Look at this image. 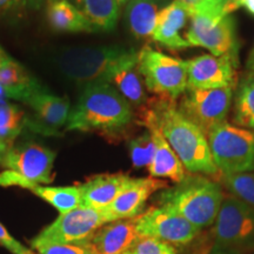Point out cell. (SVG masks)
<instances>
[{
  "label": "cell",
  "mask_w": 254,
  "mask_h": 254,
  "mask_svg": "<svg viewBox=\"0 0 254 254\" xmlns=\"http://www.w3.org/2000/svg\"><path fill=\"white\" fill-rule=\"evenodd\" d=\"M141 125L154 124L176 152L186 171L192 174L217 176L207 135L178 110L176 100L158 97L154 103L142 105Z\"/></svg>",
  "instance_id": "cell-1"
},
{
  "label": "cell",
  "mask_w": 254,
  "mask_h": 254,
  "mask_svg": "<svg viewBox=\"0 0 254 254\" xmlns=\"http://www.w3.org/2000/svg\"><path fill=\"white\" fill-rule=\"evenodd\" d=\"M134 120L131 104L109 82L85 85L69 112L67 131L100 132L114 135Z\"/></svg>",
  "instance_id": "cell-2"
},
{
  "label": "cell",
  "mask_w": 254,
  "mask_h": 254,
  "mask_svg": "<svg viewBox=\"0 0 254 254\" xmlns=\"http://www.w3.org/2000/svg\"><path fill=\"white\" fill-rule=\"evenodd\" d=\"M224 196L218 183L204 176L190 174L173 187L161 190L158 201L201 231L213 225Z\"/></svg>",
  "instance_id": "cell-3"
},
{
  "label": "cell",
  "mask_w": 254,
  "mask_h": 254,
  "mask_svg": "<svg viewBox=\"0 0 254 254\" xmlns=\"http://www.w3.org/2000/svg\"><path fill=\"white\" fill-rule=\"evenodd\" d=\"M138 52L118 45L74 47L60 56L64 74L78 84L109 82L111 75L124 64L135 59Z\"/></svg>",
  "instance_id": "cell-4"
},
{
  "label": "cell",
  "mask_w": 254,
  "mask_h": 254,
  "mask_svg": "<svg viewBox=\"0 0 254 254\" xmlns=\"http://www.w3.org/2000/svg\"><path fill=\"white\" fill-rule=\"evenodd\" d=\"M212 158L221 174L254 171V131L225 122L207 134Z\"/></svg>",
  "instance_id": "cell-5"
},
{
  "label": "cell",
  "mask_w": 254,
  "mask_h": 254,
  "mask_svg": "<svg viewBox=\"0 0 254 254\" xmlns=\"http://www.w3.org/2000/svg\"><path fill=\"white\" fill-rule=\"evenodd\" d=\"M190 46L208 50L212 56L224 57L239 66V41L236 21L232 14H218L206 11L190 12V25L186 32Z\"/></svg>",
  "instance_id": "cell-6"
},
{
  "label": "cell",
  "mask_w": 254,
  "mask_h": 254,
  "mask_svg": "<svg viewBox=\"0 0 254 254\" xmlns=\"http://www.w3.org/2000/svg\"><path fill=\"white\" fill-rule=\"evenodd\" d=\"M138 71L145 86L160 98L176 100L185 93L187 62L145 46L138 52Z\"/></svg>",
  "instance_id": "cell-7"
},
{
  "label": "cell",
  "mask_w": 254,
  "mask_h": 254,
  "mask_svg": "<svg viewBox=\"0 0 254 254\" xmlns=\"http://www.w3.org/2000/svg\"><path fill=\"white\" fill-rule=\"evenodd\" d=\"M212 234L217 245L240 253L254 250V208L232 194L224 196Z\"/></svg>",
  "instance_id": "cell-8"
},
{
  "label": "cell",
  "mask_w": 254,
  "mask_h": 254,
  "mask_svg": "<svg viewBox=\"0 0 254 254\" xmlns=\"http://www.w3.org/2000/svg\"><path fill=\"white\" fill-rule=\"evenodd\" d=\"M109 224L103 209L79 207L59 214L52 224L44 228L31 244H67V245H90L93 234Z\"/></svg>",
  "instance_id": "cell-9"
},
{
  "label": "cell",
  "mask_w": 254,
  "mask_h": 254,
  "mask_svg": "<svg viewBox=\"0 0 254 254\" xmlns=\"http://www.w3.org/2000/svg\"><path fill=\"white\" fill-rule=\"evenodd\" d=\"M232 98V87L217 90L187 88L183 94L178 110L207 135L214 127L225 123Z\"/></svg>",
  "instance_id": "cell-10"
},
{
  "label": "cell",
  "mask_w": 254,
  "mask_h": 254,
  "mask_svg": "<svg viewBox=\"0 0 254 254\" xmlns=\"http://www.w3.org/2000/svg\"><path fill=\"white\" fill-rule=\"evenodd\" d=\"M136 232L170 245H187L194 240L200 230L172 209L153 206L135 218Z\"/></svg>",
  "instance_id": "cell-11"
},
{
  "label": "cell",
  "mask_w": 254,
  "mask_h": 254,
  "mask_svg": "<svg viewBox=\"0 0 254 254\" xmlns=\"http://www.w3.org/2000/svg\"><path fill=\"white\" fill-rule=\"evenodd\" d=\"M56 153L34 142L12 146L5 155L2 167L13 171L28 183L51 184Z\"/></svg>",
  "instance_id": "cell-12"
},
{
  "label": "cell",
  "mask_w": 254,
  "mask_h": 254,
  "mask_svg": "<svg viewBox=\"0 0 254 254\" xmlns=\"http://www.w3.org/2000/svg\"><path fill=\"white\" fill-rule=\"evenodd\" d=\"M32 109L26 116V127L43 135H58L67 124L71 105L67 98L51 94L44 90L31 95L25 101Z\"/></svg>",
  "instance_id": "cell-13"
},
{
  "label": "cell",
  "mask_w": 254,
  "mask_h": 254,
  "mask_svg": "<svg viewBox=\"0 0 254 254\" xmlns=\"http://www.w3.org/2000/svg\"><path fill=\"white\" fill-rule=\"evenodd\" d=\"M237 65L224 57L204 55L187 60V88L217 90L234 88L237 84Z\"/></svg>",
  "instance_id": "cell-14"
},
{
  "label": "cell",
  "mask_w": 254,
  "mask_h": 254,
  "mask_svg": "<svg viewBox=\"0 0 254 254\" xmlns=\"http://www.w3.org/2000/svg\"><path fill=\"white\" fill-rule=\"evenodd\" d=\"M167 187L166 182L157 178H132L126 189L112 204L103 209L107 222L139 217L144 212L150 196Z\"/></svg>",
  "instance_id": "cell-15"
},
{
  "label": "cell",
  "mask_w": 254,
  "mask_h": 254,
  "mask_svg": "<svg viewBox=\"0 0 254 254\" xmlns=\"http://www.w3.org/2000/svg\"><path fill=\"white\" fill-rule=\"evenodd\" d=\"M0 186H15L31 190L33 194L53 206L60 214L80 206V190L78 186H40L39 184L26 182L13 171L9 170H5L0 173Z\"/></svg>",
  "instance_id": "cell-16"
},
{
  "label": "cell",
  "mask_w": 254,
  "mask_h": 254,
  "mask_svg": "<svg viewBox=\"0 0 254 254\" xmlns=\"http://www.w3.org/2000/svg\"><path fill=\"white\" fill-rule=\"evenodd\" d=\"M190 18V11L183 0H173L159 12L152 38L170 50L190 47L182 32Z\"/></svg>",
  "instance_id": "cell-17"
},
{
  "label": "cell",
  "mask_w": 254,
  "mask_h": 254,
  "mask_svg": "<svg viewBox=\"0 0 254 254\" xmlns=\"http://www.w3.org/2000/svg\"><path fill=\"white\" fill-rule=\"evenodd\" d=\"M140 238L135 218L109 222L100 227L90 240L93 254H124Z\"/></svg>",
  "instance_id": "cell-18"
},
{
  "label": "cell",
  "mask_w": 254,
  "mask_h": 254,
  "mask_svg": "<svg viewBox=\"0 0 254 254\" xmlns=\"http://www.w3.org/2000/svg\"><path fill=\"white\" fill-rule=\"evenodd\" d=\"M132 178L124 173L100 174L79 185L80 206L104 209L126 189Z\"/></svg>",
  "instance_id": "cell-19"
},
{
  "label": "cell",
  "mask_w": 254,
  "mask_h": 254,
  "mask_svg": "<svg viewBox=\"0 0 254 254\" xmlns=\"http://www.w3.org/2000/svg\"><path fill=\"white\" fill-rule=\"evenodd\" d=\"M0 84L6 99L25 103L31 95L46 90L26 68L6 53L0 65Z\"/></svg>",
  "instance_id": "cell-20"
},
{
  "label": "cell",
  "mask_w": 254,
  "mask_h": 254,
  "mask_svg": "<svg viewBox=\"0 0 254 254\" xmlns=\"http://www.w3.org/2000/svg\"><path fill=\"white\" fill-rule=\"evenodd\" d=\"M145 127L151 133L154 142V155L147 167L150 176L157 179H170L174 184L183 182L186 177L185 167L164 138L163 133L154 124H148Z\"/></svg>",
  "instance_id": "cell-21"
},
{
  "label": "cell",
  "mask_w": 254,
  "mask_h": 254,
  "mask_svg": "<svg viewBox=\"0 0 254 254\" xmlns=\"http://www.w3.org/2000/svg\"><path fill=\"white\" fill-rule=\"evenodd\" d=\"M160 0H128L125 17L127 26L136 38L153 36L160 12Z\"/></svg>",
  "instance_id": "cell-22"
},
{
  "label": "cell",
  "mask_w": 254,
  "mask_h": 254,
  "mask_svg": "<svg viewBox=\"0 0 254 254\" xmlns=\"http://www.w3.org/2000/svg\"><path fill=\"white\" fill-rule=\"evenodd\" d=\"M136 65H138V57L120 66L111 75L109 84L116 87L129 104L142 106L147 103V95Z\"/></svg>",
  "instance_id": "cell-23"
},
{
  "label": "cell",
  "mask_w": 254,
  "mask_h": 254,
  "mask_svg": "<svg viewBox=\"0 0 254 254\" xmlns=\"http://www.w3.org/2000/svg\"><path fill=\"white\" fill-rule=\"evenodd\" d=\"M74 6L94 31H112L119 18V0H74Z\"/></svg>",
  "instance_id": "cell-24"
},
{
  "label": "cell",
  "mask_w": 254,
  "mask_h": 254,
  "mask_svg": "<svg viewBox=\"0 0 254 254\" xmlns=\"http://www.w3.org/2000/svg\"><path fill=\"white\" fill-rule=\"evenodd\" d=\"M47 20L59 32H93L86 18L67 0H51L47 6Z\"/></svg>",
  "instance_id": "cell-25"
},
{
  "label": "cell",
  "mask_w": 254,
  "mask_h": 254,
  "mask_svg": "<svg viewBox=\"0 0 254 254\" xmlns=\"http://www.w3.org/2000/svg\"><path fill=\"white\" fill-rule=\"evenodd\" d=\"M25 127L26 114L24 111L17 105L0 98V140L12 147Z\"/></svg>",
  "instance_id": "cell-26"
},
{
  "label": "cell",
  "mask_w": 254,
  "mask_h": 254,
  "mask_svg": "<svg viewBox=\"0 0 254 254\" xmlns=\"http://www.w3.org/2000/svg\"><path fill=\"white\" fill-rule=\"evenodd\" d=\"M233 122L254 131V74L250 73L238 86Z\"/></svg>",
  "instance_id": "cell-27"
},
{
  "label": "cell",
  "mask_w": 254,
  "mask_h": 254,
  "mask_svg": "<svg viewBox=\"0 0 254 254\" xmlns=\"http://www.w3.org/2000/svg\"><path fill=\"white\" fill-rule=\"evenodd\" d=\"M222 183L236 198L254 208V171L240 174H222Z\"/></svg>",
  "instance_id": "cell-28"
},
{
  "label": "cell",
  "mask_w": 254,
  "mask_h": 254,
  "mask_svg": "<svg viewBox=\"0 0 254 254\" xmlns=\"http://www.w3.org/2000/svg\"><path fill=\"white\" fill-rule=\"evenodd\" d=\"M128 150L132 164L135 168L150 166L154 155V142L151 133L146 131L142 134L131 139Z\"/></svg>",
  "instance_id": "cell-29"
},
{
  "label": "cell",
  "mask_w": 254,
  "mask_h": 254,
  "mask_svg": "<svg viewBox=\"0 0 254 254\" xmlns=\"http://www.w3.org/2000/svg\"><path fill=\"white\" fill-rule=\"evenodd\" d=\"M124 254H177L172 245L154 238L140 237Z\"/></svg>",
  "instance_id": "cell-30"
},
{
  "label": "cell",
  "mask_w": 254,
  "mask_h": 254,
  "mask_svg": "<svg viewBox=\"0 0 254 254\" xmlns=\"http://www.w3.org/2000/svg\"><path fill=\"white\" fill-rule=\"evenodd\" d=\"M37 254H93L90 245H67V244H32Z\"/></svg>",
  "instance_id": "cell-31"
},
{
  "label": "cell",
  "mask_w": 254,
  "mask_h": 254,
  "mask_svg": "<svg viewBox=\"0 0 254 254\" xmlns=\"http://www.w3.org/2000/svg\"><path fill=\"white\" fill-rule=\"evenodd\" d=\"M44 0H0V15H19L39 9Z\"/></svg>",
  "instance_id": "cell-32"
},
{
  "label": "cell",
  "mask_w": 254,
  "mask_h": 254,
  "mask_svg": "<svg viewBox=\"0 0 254 254\" xmlns=\"http://www.w3.org/2000/svg\"><path fill=\"white\" fill-rule=\"evenodd\" d=\"M239 7V0H201L193 9L218 14H232Z\"/></svg>",
  "instance_id": "cell-33"
},
{
  "label": "cell",
  "mask_w": 254,
  "mask_h": 254,
  "mask_svg": "<svg viewBox=\"0 0 254 254\" xmlns=\"http://www.w3.org/2000/svg\"><path fill=\"white\" fill-rule=\"evenodd\" d=\"M0 246L5 247L12 254H36L30 249L25 247L20 241L14 239L9 234V232L2 226L1 222H0Z\"/></svg>",
  "instance_id": "cell-34"
},
{
  "label": "cell",
  "mask_w": 254,
  "mask_h": 254,
  "mask_svg": "<svg viewBox=\"0 0 254 254\" xmlns=\"http://www.w3.org/2000/svg\"><path fill=\"white\" fill-rule=\"evenodd\" d=\"M205 254H241V253L238 252V251L227 249V247H222L220 245L214 244L211 249L207 250V252Z\"/></svg>",
  "instance_id": "cell-35"
},
{
  "label": "cell",
  "mask_w": 254,
  "mask_h": 254,
  "mask_svg": "<svg viewBox=\"0 0 254 254\" xmlns=\"http://www.w3.org/2000/svg\"><path fill=\"white\" fill-rule=\"evenodd\" d=\"M240 7H245L251 14L254 15V0H239Z\"/></svg>",
  "instance_id": "cell-36"
},
{
  "label": "cell",
  "mask_w": 254,
  "mask_h": 254,
  "mask_svg": "<svg viewBox=\"0 0 254 254\" xmlns=\"http://www.w3.org/2000/svg\"><path fill=\"white\" fill-rule=\"evenodd\" d=\"M9 148L11 147H8V146L6 145L4 141L0 140V165H1V166H2V163H4L5 155L7 154Z\"/></svg>",
  "instance_id": "cell-37"
},
{
  "label": "cell",
  "mask_w": 254,
  "mask_h": 254,
  "mask_svg": "<svg viewBox=\"0 0 254 254\" xmlns=\"http://www.w3.org/2000/svg\"><path fill=\"white\" fill-rule=\"evenodd\" d=\"M247 68H249L250 73L254 74V46H253V49L251 50L249 59H247Z\"/></svg>",
  "instance_id": "cell-38"
},
{
  "label": "cell",
  "mask_w": 254,
  "mask_h": 254,
  "mask_svg": "<svg viewBox=\"0 0 254 254\" xmlns=\"http://www.w3.org/2000/svg\"><path fill=\"white\" fill-rule=\"evenodd\" d=\"M5 55H6V52H5L4 50L1 49V47H0V65H1V62H2V59H4ZM0 98H2V99H6V98H5V92H4V88H2L1 84H0Z\"/></svg>",
  "instance_id": "cell-39"
},
{
  "label": "cell",
  "mask_w": 254,
  "mask_h": 254,
  "mask_svg": "<svg viewBox=\"0 0 254 254\" xmlns=\"http://www.w3.org/2000/svg\"><path fill=\"white\" fill-rule=\"evenodd\" d=\"M184 2H185V4L189 6V8H190V11H192L193 8L195 7L196 5L199 4L200 1H201V0H183Z\"/></svg>",
  "instance_id": "cell-40"
},
{
  "label": "cell",
  "mask_w": 254,
  "mask_h": 254,
  "mask_svg": "<svg viewBox=\"0 0 254 254\" xmlns=\"http://www.w3.org/2000/svg\"><path fill=\"white\" fill-rule=\"evenodd\" d=\"M126 1H128V0H119V2H120V4H122V5L125 4Z\"/></svg>",
  "instance_id": "cell-41"
}]
</instances>
